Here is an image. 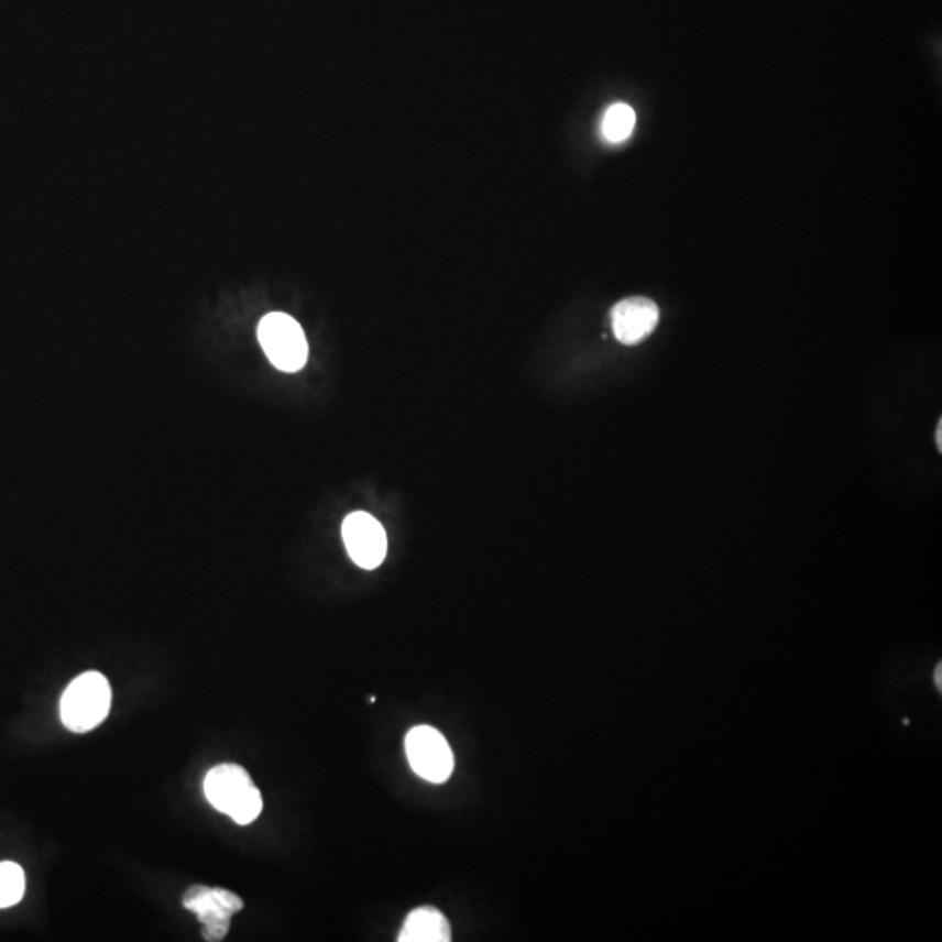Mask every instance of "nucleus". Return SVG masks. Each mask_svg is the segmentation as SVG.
I'll return each mask as SVG.
<instances>
[{
  "instance_id": "f03ea898",
  "label": "nucleus",
  "mask_w": 942,
  "mask_h": 942,
  "mask_svg": "<svg viewBox=\"0 0 942 942\" xmlns=\"http://www.w3.org/2000/svg\"><path fill=\"white\" fill-rule=\"evenodd\" d=\"M110 702L112 690L106 676L89 670L74 679L65 690L59 702L62 723L74 733L91 732L106 721Z\"/></svg>"
},
{
  "instance_id": "9b49d317",
  "label": "nucleus",
  "mask_w": 942,
  "mask_h": 942,
  "mask_svg": "<svg viewBox=\"0 0 942 942\" xmlns=\"http://www.w3.org/2000/svg\"><path fill=\"white\" fill-rule=\"evenodd\" d=\"M935 446H938L939 450H942V421H939L938 428H935Z\"/></svg>"
},
{
  "instance_id": "6e6552de",
  "label": "nucleus",
  "mask_w": 942,
  "mask_h": 942,
  "mask_svg": "<svg viewBox=\"0 0 942 942\" xmlns=\"http://www.w3.org/2000/svg\"><path fill=\"white\" fill-rule=\"evenodd\" d=\"M401 942H449L450 925L446 914L434 906H423L408 914L398 934Z\"/></svg>"
},
{
  "instance_id": "7ed1b4c3",
  "label": "nucleus",
  "mask_w": 942,
  "mask_h": 942,
  "mask_svg": "<svg viewBox=\"0 0 942 942\" xmlns=\"http://www.w3.org/2000/svg\"><path fill=\"white\" fill-rule=\"evenodd\" d=\"M259 342L276 369L299 372L307 362L306 336L303 327L285 313H270L259 324Z\"/></svg>"
},
{
  "instance_id": "423d86ee",
  "label": "nucleus",
  "mask_w": 942,
  "mask_h": 942,
  "mask_svg": "<svg viewBox=\"0 0 942 942\" xmlns=\"http://www.w3.org/2000/svg\"><path fill=\"white\" fill-rule=\"evenodd\" d=\"M342 539L354 565L375 569L383 565L387 551L384 527L377 518L365 512H354L342 524Z\"/></svg>"
},
{
  "instance_id": "f257e3e1",
  "label": "nucleus",
  "mask_w": 942,
  "mask_h": 942,
  "mask_svg": "<svg viewBox=\"0 0 942 942\" xmlns=\"http://www.w3.org/2000/svg\"><path fill=\"white\" fill-rule=\"evenodd\" d=\"M202 791L211 807L231 817L236 824H252L261 815L262 795L243 766H215L202 782Z\"/></svg>"
},
{
  "instance_id": "9d476101",
  "label": "nucleus",
  "mask_w": 942,
  "mask_h": 942,
  "mask_svg": "<svg viewBox=\"0 0 942 942\" xmlns=\"http://www.w3.org/2000/svg\"><path fill=\"white\" fill-rule=\"evenodd\" d=\"M25 894V872L17 863H0V909L11 908Z\"/></svg>"
},
{
  "instance_id": "1a4fd4ad",
  "label": "nucleus",
  "mask_w": 942,
  "mask_h": 942,
  "mask_svg": "<svg viewBox=\"0 0 942 942\" xmlns=\"http://www.w3.org/2000/svg\"><path fill=\"white\" fill-rule=\"evenodd\" d=\"M636 128V112L627 103H614L602 119V136L610 143H622L631 139Z\"/></svg>"
},
{
  "instance_id": "0eeeda50",
  "label": "nucleus",
  "mask_w": 942,
  "mask_h": 942,
  "mask_svg": "<svg viewBox=\"0 0 942 942\" xmlns=\"http://www.w3.org/2000/svg\"><path fill=\"white\" fill-rule=\"evenodd\" d=\"M660 321V309L646 297H631L616 304L611 311L614 337L622 344L634 346L644 341Z\"/></svg>"
},
{
  "instance_id": "20e7f679",
  "label": "nucleus",
  "mask_w": 942,
  "mask_h": 942,
  "mask_svg": "<svg viewBox=\"0 0 942 942\" xmlns=\"http://www.w3.org/2000/svg\"><path fill=\"white\" fill-rule=\"evenodd\" d=\"M405 753L414 774L431 784H443L454 771V754L446 736L434 726H416L407 733Z\"/></svg>"
},
{
  "instance_id": "39448f33",
  "label": "nucleus",
  "mask_w": 942,
  "mask_h": 942,
  "mask_svg": "<svg viewBox=\"0 0 942 942\" xmlns=\"http://www.w3.org/2000/svg\"><path fill=\"white\" fill-rule=\"evenodd\" d=\"M184 906L201 921L207 941H222L231 927L232 914L240 913L243 900L226 888L194 885L184 896Z\"/></svg>"
}]
</instances>
